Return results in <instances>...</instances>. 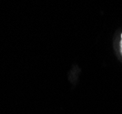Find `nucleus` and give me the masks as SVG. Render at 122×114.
I'll return each instance as SVG.
<instances>
[{"instance_id":"obj_1","label":"nucleus","mask_w":122,"mask_h":114,"mask_svg":"<svg viewBox=\"0 0 122 114\" xmlns=\"http://www.w3.org/2000/svg\"><path fill=\"white\" fill-rule=\"evenodd\" d=\"M120 48H121V53H122V34H121V42H120Z\"/></svg>"}]
</instances>
